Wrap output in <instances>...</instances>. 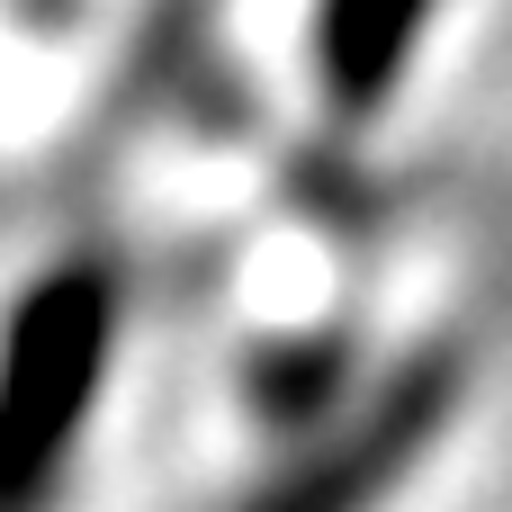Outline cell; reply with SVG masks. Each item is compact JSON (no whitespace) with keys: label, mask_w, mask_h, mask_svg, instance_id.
I'll list each match as a JSON object with an SVG mask.
<instances>
[{"label":"cell","mask_w":512,"mask_h":512,"mask_svg":"<svg viewBox=\"0 0 512 512\" xmlns=\"http://www.w3.org/2000/svg\"><path fill=\"white\" fill-rule=\"evenodd\" d=\"M441 0H315V90L333 117H378L423 54Z\"/></svg>","instance_id":"3957f363"},{"label":"cell","mask_w":512,"mask_h":512,"mask_svg":"<svg viewBox=\"0 0 512 512\" xmlns=\"http://www.w3.org/2000/svg\"><path fill=\"white\" fill-rule=\"evenodd\" d=\"M450 414H459V360L450 351H423V360L387 369L369 396L333 405L324 432L288 468H270L234 512H378L441 450Z\"/></svg>","instance_id":"7a4b0ae2"},{"label":"cell","mask_w":512,"mask_h":512,"mask_svg":"<svg viewBox=\"0 0 512 512\" xmlns=\"http://www.w3.org/2000/svg\"><path fill=\"white\" fill-rule=\"evenodd\" d=\"M117 351L108 261H54L0 324V512H54Z\"/></svg>","instance_id":"6da1fadb"}]
</instances>
